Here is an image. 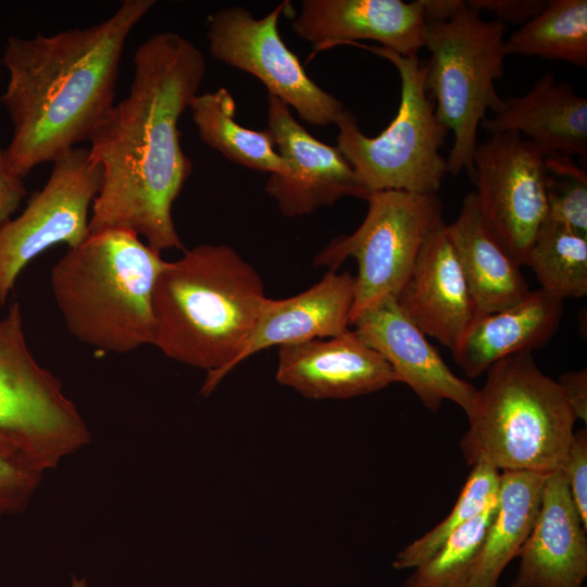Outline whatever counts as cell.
Instances as JSON below:
<instances>
[{"label":"cell","mask_w":587,"mask_h":587,"mask_svg":"<svg viewBox=\"0 0 587 587\" xmlns=\"http://www.w3.org/2000/svg\"><path fill=\"white\" fill-rule=\"evenodd\" d=\"M473 170L484 220L510 254L526 265L548 213L545 155L519 133H497L477 145Z\"/></svg>","instance_id":"7c38bea8"},{"label":"cell","mask_w":587,"mask_h":587,"mask_svg":"<svg viewBox=\"0 0 587 587\" xmlns=\"http://www.w3.org/2000/svg\"><path fill=\"white\" fill-rule=\"evenodd\" d=\"M395 299L426 336L450 349L475 319V305L445 222L424 242Z\"/></svg>","instance_id":"e0dca14e"},{"label":"cell","mask_w":587,"mask_h":587,"mask_svg":"<svg viewBox=\"0 0 587 587\" xmlns=\"http://www.w3.org/2000/svg\"><path fill=\"white\" fill-rule=\"evenodd\" d=\"M566 402L576 420L587 422V371L563 373L559 380Z\"/></svg>","instance_id":"836d02e7"},{"label":"cell","mask_w":587,"mask_h":587,"mask_svg":"<svg viewBox=\"0 0 587 587\" xmlns=\"http://www.w3.org/2000/svg\"><path fill=\"white\" fill-rule=\"evenodd\" d=\"M563 300L530 290L519 302L475 316L451 348L455 364L474 378L496 362L546 345L559 328Z\"/></svg>","instance_id":"44dd1931"},{"label":"cell","mask_w":587,"mask_h":587,"mask_svg":"<svg viewBox=\"0 0 587 587\" xmlns=\"http://www.w3.org/2000/svg\"><path fill=\"white\" fill-rule=\"evenodd\" d=\"M586 532L563 472L549 473L538 516L519 551L520 567L511 587H583Z\"/></svg>","instance_id":"ac0fdd59"},{"label":"cell","mask_w":587,"mask_h":587,"mask_svg":"<svg viewBox=\"0 0 587 587\" xmlns=\"http://www.w3.org/2000/svg\"><path fill=\"white\" fill-rule=\"evenodd\" d=\"M447 232L473 299L475 316L508 308L530 291L522 265L484 220L474 191L464 197L459 215L447 225Z\"/></svg>","instance_id":"7402d4cb"},{"label":"cell","mask_w":587,"mask_h":587,"mask_svg":"<svg viewBox=\"0 0 587 587\" xmlns=\"http://www.w3.org/2000/svg\"><path fill=\"white\" fill-rule=\"evenodd\" d=\"M505 52L586 67L587 1L547 0L536 16L505 40Z\"/></svg>","instance_id":"d4e9b609"},{"label":"cell","mask_w":587,"mask_h":587,"mask_svg":"<svg viewBox=\"0 0 587 587\" xmlns=\"http://www.w3.org/2000/svg\"><path fill=\"white\" fill-rule=\"evenodd\" d=\"M350 45L386 59L397 68L401 99L391 123L375 137L363 134L355 115L345 109L335 123L337 148L370 193H436L448 173L440 149L449 130L437 118L426 91L425 64L385 47Z\"/></svg>","instance_id":"52a82bcc"},{"label":"cell","mask_w":587,"mask_h":587,"mask_svg":"<svg viewBox=\"0 0 587 587\" xmlns=\"http://www.w3.org/2000/svg\"><path fill=\"white\" fill-rule=\"evenodd\" d=\"M547 0H465L469 9L495 14L500 22L523 25L536 16Z\"/></svg>","instance_id":"1f68e13d"},{"label":"cell","mask_w":587,"mask_h":587,"mask_svg":"<svg viewBox=\"0 0 587 587\" xmlns=\"http://www.w3.org/2000/svg\"><path fill=\"white\" fill-rule=\"evenodd\" d=\"M357 335L392 367L398 382L407 384L432 411L444 400L471 409L477 388L458 377L407 316L395 297H387L359 314L351 323Z\"/></svg>","instance_id":"5bb4252c"},{"label":"cell","mask_w":587,"mask_h":587,"mask_svg":"<svg viewBox=\"0 0 587 587\" xmlns=\"http://www.w3.org/2000/svg\"><path fill=\"white\" fill-rule=\"evenodd\" d=\"M166 261L136 234L107 229L67 248L51 270L54 301L70 333L97 350L152 345V294Z\"/></svg>","instance_id":"277c9868"},{"label":"cell","mask_w":587,"mask_h":587,"mask_svg":"<svg viewBox=\"0 0 587 587\" xmlns=\"http://www.w3.org/2000/svg\"><path fill=\"white\" fill-rule=\"evenodd\" d=\"M189 109L200 139L229 161L270 175L289 173L266 129L253 130L236 122L235 100L226 87L198 93Z\"/></svg>","instance_id":"cb8c5ba5"},{"label":"cell","mask_w":587,"mask_h":587,"mask_svg":"<svg viewBox=\"0 0 587 587\" xmlns=\"http://www.w3.org/2000/svg\"><path fill=\"white\" fill-rule=\"evenodd\" d=\"M154 4L124 0L87 28L8 38L2 64L9 79L0 102L13 125L4 154L14 173L24 179L89 139L114 104L127 38Z\"/></svg>","instance_id":"7a4b0ae2"},{"label":"cell","mask_w":587,"mask_h":587,"mask_svg":"<svg viewBox=\"0 0 587 587\" xmlns=\"http://www.w3.org/2000/svg\"><path fill=\"white\" fill-rule=\"evenodd\" d=\"M497 499L462 525L404 582L403 587H465L483 546Z\"/></svg>","instance_id":"83f0119b"},{"label":"cell","mask_w":587,"mask_h":587,"mask_svg":"<svg viewBox=\"0 0 587 587\" xmlns=\"http://www.w3.org/2000/svg\"><path fill=\"white\" fill-rule=\"evenodd\" d=\"M426 22L446 21L465 8L463 0H421Z\"/></svg>","instance_id":"e575fe53"},{"label":"cell","mask_w":587,"mask_h":587,"mask_svg":"<svg viewBox=\"0 0 587 587\" xmlns=\"http://www.w3.org/2000/svg\"><path fill=\"white\" fill-rule=\"evenodd\" d=\"M507 25L465 8L446 21L426 22L425 88L439 122L453 134L447 171L472 178L478 127L502 104L495 84L503 75Z\"/></svg>","instance_id":"8992f818"},{"label":"cell","mask_w":587,"mask_h":587,"mask_svg":"<svg viewBox=\"0 0 587 587\" xmlns=\"http://www.w3.org/2000/svg\"><path fill=\"white\" fill-rule=\"evenodd\" d=\"M526 265L534 271L540 289L561 300L587 294V237L546 220Z\"/></svg>","instance_id":"484cf974"},{"label":"cell","mask_w":587,"mask_h":587,"mask_svg":"<svg viewBox=\"0 0 587 587\" xmlns=\"http://www.w3.org/2000/svg\"><path fill=\"white\" fill-rule=\"evenodd\" d=\"M500 473L487 464L473 466L451 512L432 530L403 548L392 566L397 570L417 567L427 561L462 525L496 501Z\"/></svg>","instance_id":"4316f807"},{"label":"cell","mask_w":587,"mask_h":587,"mask_svg":"<svg viewBox=\"0 0 587 587\" xmlns=\"http://www.w3.org/2000/svg\"><path fill=\"white\" fill-rule=\"evenodd\" d=\"M547 475L523 471L500 474L496 511L465 587H497L503 569L517 557L534 527Z\"/></svg>","instance_id":"603a6c76"},{"label":"cell","mask_w":587,"mask_h":587,"mask_svg":"<svg viewBox=\"0 0 587 587\" xmlns=\"http://www.w3.org/2000/svg\"><path fill=\"white\" fill-rule=\"evenodd\" d=\"M354 286L355 276L350 272L328 271L319 283L296 296L266 297L233 369L263 349L330 338L349 329Z\"/></svg>","instance_id":"d6986e66"},{"label":"cell","mask_w":587,"mask_h":587,"mask_svg":"<svg viewBox=\"0 0 587 587\" xmlns=\"http://www.w3.org/2000/svg\"><path fill=\"white\" fill-rule=\"evenodd\" d=\"M460 440L469 465L549 474L563 465L575 416L559 383L530 352L507 357L487 371Z\"/></svg>","instance_id":"5b68a950"},{"label":"cell","mask_w":587,"mask_h":587,"mask_svg":"<svg viewBox=\"0 0 587 587\" xmlns=\"http://www.w3.org/2000/svg\"><path fill=\"white\" fill-rule=\"evenodd\" d=\"M90 441L61 382L27 347L18 303L0 319V444L45 473Z\"/></svg>","instance_id":"ba28073f"},{"label":"cell","mask_w":587,"mask_h":587,"mask_svg":"<svg viewBox=\"0 0 587 587\" xmlns=\"http://www.w3.org/2000/svg\"><path fill=\"white\" fill-rule=\"evenodd\" d=\"M133 64L128 96L88 139L90 159L103 171L89 235L123 229L159 252L184 249L172 207L192 163L182 149L178 121L198 95L205 60L192 41L166 30L138 46Z\"/></svg>","instance_id":"6da1fadb"},{"label":"cell","mask_w":587,"mask_h":587,"mask_svg":"<svg viewBox=\"0 0 587 587\" xmlns=\"http://www.w3.org/2000/svg\"><path fill=\"white\" fill-rule=\"evenodd\" d=\"M42 474L0 444V517L21 511L29 502Z\"/></svg>","instance_id":"f546056e"},{"label":"cell","mask_w":587,"mask_h":587,"mask_svg":"<svg viewBox=\"0 0 587 587\" xmlns=\"http://www.w3.org/2000/svg\"><path fill=\"white\" fill-rule=\"evenodd\" d=\"M276 380L301 396L349 399L398 382L389 363L353 329L279 347Z\"/></svg>","instance_id":"9a60e30c"},{"label":"cell","mask_w":587,"mask_h":587,"mask_svg":"<svg viewBox=\"0 0 587 587\" xmlns=\"http://www.w3.org/2000/svg\"><path fill=\"white\" fill-rule=\"evenodd\" d=\"M425 25L421 0H303L291 27L312 43L313 53L369 39L403 57L417 58Z\"/></svg>","instance_id":"2e32d148"},{"label":"cell","mask_w":587,"mask_h":587,"mask_svg":"<svg viewBox=\"0 0 587 587\" xmlns=\"http://www.w3.org/2000/svg\"><path fill=\"white\" fill-rule=\"evenodd\" d=\"M288 4L279 3L262 18L239 5L216 11L209 16V51L257 77L268 95L295 109L304 122L322 127L335 124L345 110L342 102L308 76L279 35L278 20Z\"/></svg>","instance_id":"8fae6325"},{"label":"cell","mask_w":587,"mask_h":587,"mask_svg":"<svg viewBox=\"0 0 587 587\" xmlns=\"http://www.w3.org/2000/svg\"><path fill=\"white\" fill-rule=\"evenodd\" d=\"M23 180L11 170L0 142V225L10 220L26 196Z\"/></svg>","instance_id":"d6a6232c"},{"label":"cell","mask_w":587,"mask_h":587,"mask_svg":"<svg viewBox=\"0 0 587 587\" xmlns=\"http://www.w3.org/2000/svg\"><path fill=\"white\" fill-rule=\"evenodd\" d=\"M102 179L89 150L75 147L53 162L47 183L30 196L22 214L0 225V304L33 259L54 245L75 248L87 239L89 210Z\"/></svg>","instance_id":"30bf717a"},{"label":"cell","mask_w":587,"mask_h":587,"mask_svg":"<svg viewBox=\"0 0 587 587\" xmlns=\"http://www.w3.org/2000/svg\"><path fill=\"white\" fill-rule=\"evenodd\" d=\"M482 126L491 134L515 132L530 140L545 157L587 159V99L551 73L520 97L502 99L501 108Z\"/></svg>","instance_id":"ffe728a7"},{"label":"cell","mask_w":587,"mask_h":587,"mask_svg":"<svg viewBox=\"0 0 587 587\" xmlns=\"http://www.w3.org/2000/svg\"><path fill=\"white\" fill-rule=\"evenodd\" d=\"M567 482L569 490L587 528V432H574L567 454L560 469Z\"/></svg>","instance_id":"4dcf8cb0"},{"label":"cell","mask_w":587,"mask_h":587,"mask_svg":"<svg viewBox=\"0 0 587 587\" xmlns=\"http://www.w3.org/2000/svg\"><path fill=\"white\" fill-rule=\"evenodd\" d=\"M362 224L350 235L332 240L314 258V265L337 271L352 257L358 262L353 320L387 297H396L408 279L428 236L442 223L436 193L400 190L373 192Z\"/></svg>","instance_id":"9c48e42d"},{"label":"cell","mask_w":587,"mask_h":587,"mask_svg":"<svg viewBox=\"0 0 587 587\" xmlns=\"http://www.w3.org/2000/svg\"><path fill=\"white\" fill-rule=\"evenodd\" d=\"M265 129L290 170L287 175H270L264 187L283 215H305L345 197L366 200L371 195L337 146L314 138L289 107L272 95L267 96Z\"/></svg>","instance_id":"4fadbf2b"},{"label":"cell","mask_w":587,"mask_h":587,"mask_svg":"<svg viewBox=\"0 0 587 587\" xmlns=\"http://www.w3.org/2000/svg\"><path fill=\"white\" fill-rule=\"evenodd\" d=\"M266 297L258 272L226 245H201L158 275L154 339L167 358L204 370L210 395L233 370Z\"/></svg>","instance_id":"3957f363"},{"label":"cell","mask_w":587,"mask_h":587,"mask_svg":"<svg viewBox=\"0 0 587 587\" xmlns=\"http://www.w3.org/2000/svg\"><path fill=\"white\" fill-rule=\"evenodd\" d=\"M71 587H87V583H86L85 578H77V577L73 576Z\"/></svg>","instance_id":"d590c367"},{"label":"cell","mask_w":587,"mask_h":587,"mask_svg":"<svg viewBox=\"0 0 587 587\" xmlns=\"http://www.w3.org/2000/svg\"><path fill=\"white\" fill-rule=\"evenodd\" d=\"M549 222L587 237V174L570 155L545 157Z\"/></svg>","instance_id":"f1b7e54d"}]
</instances>
